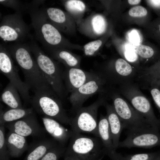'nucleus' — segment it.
Returning a JSON list of instances; mask_svg holds the SVG:
<instances>
[{
    "label": "nucleus",
    "instance_id": "obj_14",
    "mask_svg": "<svg viewBox=\"0 0 160 160\" xmlns=\"http://www.w3.org/2000/svg\"><path fill=\"white\" fill-rule=\"evenodd\" d=\"M4 126L9 131L25 137L31 136L44 138L47 132L39 123L34 112L21 119L6 123Z\"/></svg>",
    "mask_w": 160,
    "mask_h": 160
},
{
    "label": "nucleus",
    "instance_id": "obj_24",
    "mask_svg": "<svg viewBox=\"0 0 160 160\" xmlns=\"http://www.w3.org/2000/svg\"><path fill=\"white\" fill-rule=\"evenodd\" d=\"M49 51L53 57L63 62L67 68H78L79 60L69 52L64 50L49 49Z\"/></svg>",
    "mask_w": 160,
    "mask_h": 160
},
{
    "label": "nucleus",
    "instance_id": "obj_38",
    "mask_svg": "<svg viewBox=\"0 0 160 160\" xmlns=\"http://www.w3.org/2000/svg\"><path fill=\"white\" fill-rule=\"evenodd\" d=\"M149 2L153 8L160 10V0H149Z\"/></svg>",
    "mask_w": 160,
    "mask_h": 160
},
{
    "label": "nucleus",
    "instance_id": "obj_2",
    "mask_svg": "<svg viewBox=\"0 0 160 160\" xmlns=\"http://www.w3.org/2000/svg\"><path fill=\"white\" fill-rule=\"evenodd\" d=\"M30 103L39 113L70 124V118L63 108L61 99L50 86L36 90Z\"/></svg>",
    "mask_w": 160,
    "mask_h": 160
},
{
    "label": "nucleus",
    "instance_id": "obj_27",
    "mask_svg": "<svg viewBox=\"0 0 160 160\" xmlns=\"http://www.w3.org/2000/svg\"><path fill=\"white\" fill-rule=\"evenodd\" d=\"M4 125L0 126V160H10V156L6 145Z\"/></svg>",
    "mask_w": 160,
    "mask_h": 160
},
{
    "label": "nucleus",
    "instance_id": "obj_28",
    "mask_svg": "<svg viewBox=\"0 0 160 160\" xmlns=\"http://www.w3.org/2000/svg\"><path fill=\"white\" fill-rule=\"evenodd\" d=\"M135 51L140 57L145 59H149L157 55V53L151 47L140 44L136 47Z\"/></svg>",
    "mask_w": 160,
    "mask_h": 160
},
{
    "label": "nucleus",
    "instance_id": "obj_5",
    "mask_svg": "<svg viewBox=\"0 0 160 160\" xmlns=\"http://www.w3.org/2000/svg\"><path fill=\"white\" fill-rule=\"evenodd\" d=\"M107 94L108 97L112 101V105L121 121L124 129L131 132L152 127L146 120L130 105L114 87H109Z\"/></svg>",
    "mask_w": 160,
    "mask_h": 160
},
{
    "label": "nucleus",
    "instance_id": "obj_22",
    "mask_svg": "<svg viewBox=\"0 0 160 160\" xmlns=\"http://www.w3.org/2000/svg\"><path fill=\"white\" fill-rule=\"evenodd\" d=\"M19 93L16 87L9 82L3 90L0 100L10 108H23Z\"/></svg>",
    "mask_w": 160,
    "mask_h": 160
},
{
    "label": "nucleus",
    "instance_id": "obj_16",
    "mask_svg": "<svg viewBox=\"0 0 160 160\" xmlns=\"http://www.w3.org/2000/svg\"><path fill=\"white\" fill-rule=\"evenodd\" d=\"M41 118L46 131L58 143L65 145L72 135V131L65 128L55 119L46 116Z\"/></svg>",
    "mask_w": 160,
    "mask_h": 160
},
{
    "label": "nucleus",
    "instance_id": "obj_19",
    "mask_svg": "<svg viewBox=\"0 0 160 160\" xmlns=\"http://www.w3.org/2000/svg\"><path fill=\"white\" fill-rule=\"evenodd\" d=\"M6 145L10 157L20 156L28 150L29 146L25 137L9 131L5 137Z\"/></svg>",
    "mask_w": 160,
    "mask_h": 160
},
{
    "label": "nucleus",
    "instance_id": "obj_42",
    "mask_svg": "<svg viewBox=\"0 0 160 160\" xmlns=\"http://www.w3.org/2000/svg\"><path fill=\"white\" fill-rule=\"evenodd\" d=\"M155 160H160V155H159L155 159Z\"/></svg>",
    "mask_w": 160,
    "mask_h": 160
},
{
    "label": "nucleus",
    "instance_id": "obj_34",
    "mask_svg": "<svg viewBox=\"0 0 160 160\" xmlns=\"http://www.w3.org/2000/svg\"><path fill=\"white\" fill-rule=\"evenodd\" d=\"M129 15L133 17H141L147 14L146 9L143 7L138 6L131 8L129 12Z\"/></svg>",
    "mask_w": 160,
    "mask_h": 160
},
{
    "label": "nucleus",
    "instance_id": "obj_25",
    "mask_svg": "<svg viewBox=\"0 0 160 160\" xmlns=\"http://www.w3.org/2000/svg\"><path fill=\"white\" fill-rule=\"evenodd\" d=\"M65 145L58 143L51 148L40 160H59L66 150Z\"/></svg>",
    "mask_w": 160,
    "mask_h": 160
},
{
    "label": "nucleus",
    "instance_id": "obj_26",
    "mask_svg": "<svg viewBox=\"0 0 160 160\" xmlns=\"http://www.w3.org/2000/svg\"><path fill=\"white\" fill-rule=\"evenodd\" d=\"M0 3L4 6L9 7L16 11V12H27L28 3H24L17 0H0Z\"/></svg>",
    "mask_w": 160,
    "mask_h": 160
},
{
    "label": "nucleus",
    "instance_id": "obj_12",
    "mask_svg": "<svg viewBox=\"0 0 160 160\" xmlns=\"http://www.w3.org/2000/svg\"><path fill=\"white\" fill-rule=\"evenodd\" d=\"M106 81L108 85L113 87L131 82L130 80L137 73L134 72L131 65L124 60L119 58L116 60L113 67L106 68L95 72Z\"/></svg>",
    "mask_w": 160,
    "mask_h": 160
},
{
    "label": "nucleus",
    "instance_id": "obj_11",
    "mask_svg": "<svg viewBox=\"0 0 160 160\" xmlns=\"http://www.w3.org/2000/svg\"><path fill=\"white\" fill-rule=\"evenodd\" d=\"M0 71L17 89L25 103L30 102L31 99L29 86L21 80L12 57L6 47L0 44Z\"/></svg>",
    "mask_w": 160,
    "mask_h": 160
},
{
    "label": "nucleus",
    "instance_id": "obj_35",
    "mask_svg": "<svg viewBox=\"0 0 160 160\" xmlns=\"http://www.w3.org/2000/svg\"><path fill=\"white\" fill-rule=\"evenodd\" d=\"M124 56L126 59L130 62H135L138 58V56L135 51L131 49H126L124 53Z\"/></svg>",
    "mask_w": 160,
    "mask_h": 160
},
{
    "label": "nucleus",
    "instance_id": "obj_32",
    "mask_svg": "<svg viewBox=\"0 0 160 160\" xmlns=\"http://www.w3.org/2000/svg\"><path fill=\"white\" fill-rule=\"evenodd\" d=\"M102 44V41L98 40L90 42L84 46V53L86 55L92 56L99 48Z\"/></svg>",
    "mask_w": 160,
    "mask_h": 160
},
{
    "label": "nucleus",
    "instance_id": "obj_41",
    "mask_svg": "<svg viewBox=\"0 0 160 160\" xmlns=\"http://www.w3.org/2000/svg\"><path fill=\"white\" fill-rule=\"evenodd\" d=\"M151 85H155L159 87H160V81L151 83L148 85V86H150Z\"/></svg>",
    "mask_w": 160,
    "mask_h": 160
},
{
    "label": "nucleus",
    "instance_id": "obj_29",
    "mask_svg": "<svg viewBox=\"0 0 160 160\" xmlns=\"http://www.w3.org/2000/svg\"><path fill=\"white\" fill-rule=\"evenodd\" d=\"M160 155V152L131 154L124 156V160H155Z\"/></svg>",
    "mask_w": 160,
    "mask_h": 160
},
{
    "label": "nucleus",
    "instance_id": "obj_37",
    "mask_svg": "<svg viewBox=\"0 0 160 160\" xmlns=\"http://www.w3.org/2000/svg\"><path fill=\"white\" fill-rule=\"evenodd\" d=\"M160 72V61L149 69L147 71L138 73H151Z\"/></svg>",
    "mask_w": 160,
    "mask_h": 160
},
{
    "label": "nucleus",
    "instance_id": "obj_9",
    "mask_svg": "<svg viewBox=\"0 0 160 160\" xmlns=\"http://www.w3.org/2000/svg\"><path fill=\"white\" fill-rule=\"evenodd\" d=\"M29 30L21 13L16 12L3 17L0 24V38L5 42H22L28 36Z\"/></svg>",
    "mask_w": 160,
    "mask_h": 160
},
{
    "label": "nucleus",
    "instance_id": "obj_43",
    "mask_svg": "<svg viewBox=\"0 0 160 160\" xmlns=\"http://www.w3.org/2000/svg\"><path fill=\"white\" fill-rule=\"evenodd\" d=\"M159 88H160V87H159Z\"/></svg>",
    "mask_w": 160,
    "mask_h": 160
},
{
    "label": "nucleus",
    "instance_id": "obj_17",
    "mask_svg": "<svg viewBox=\"0 0 160 160\" xmlns=\"http://www.w3.org/2000/svg\"><path fill=\"white\" fill-rule=\"evenodd\" d=\"M58 143L53 139H40L29 146L28 153L23 160H40L52 148Z\"/></svg>",
    "mask_w": 160,
    "mask_h": 160
},
{
    "label": "nucleus",
    "instance_id": "obj_7",
    "mask_svg": "<svg viewBox=\"0 0 160 160\" xmlns=\"http://www.w3.org/2000/svg\"><path fill=\"white\" fill-rule=\"evenodd\" d=\"M27 12L30 15L36 37L45 49H51L61 43V34L47 19L41 8L30 7Z\"/></svg>",
    "mask_w": 160,
    "mask_h": 160
},
{
    "label": "nucleus",
    "instance_id": "obj_30",
    "mask_svg": "<svg viewBox=\"0 0 160 160\" xmlns=\"http://www.w3.org/2000/svg\"><path fill=\"white\" fill-rule=\"evenodd\" d=\"M92 24L94 31L97 34H102L105 31V21L104 18L101 15L95 16L92 19Z\"/></svg>",
    "mask_w": 160,
    "mask_h": 160
},
{
    "label": "nucleus",
    "instance_id": "obj_13",
    "mask_svg": "<svg viewBox=\"0 0 160 160\" xmlns=\"http://www.w3.org/2000/svg\"><path fill=\"white\" fill-rule=\"evenodd\" d=\"M160 146L159 130L151 127L134 131H128L127 137L119 142L118 148L139 147L151 148Z\"/></svg>",
    "mask_w": 160,
    "mask_h": 160
},
{
    "label": "nucleus",
    "instance_id": "obj_31",
    "mask_svg": "<svg viewBox=\"0 0 160 160\" xmlns=\"http://www.w3.org/2000/svg\"><path fill=\"white\" fill-rule=\"evenodd\" d=\"M65 6L67 10L71 12H81L85 9L84 4L79 0L67 1L65 2Z\"/></svg>",
    "mask_w": 160,
    "mask_h": 160
},
{
    "label": "nucleus",
    "instance_id": "obj_1",
    "mask_svg": "<svg viewBox=\"0 0 160 160\" xmlns=\"http://www.w3.org/2000/svg\"><path fill=\"white\" fill-rule=\"evenodd\" d=\"M5 47L23 72L25 82L30 88L34 91L50 86L32 56L28 44L15 43Z\"/></svg>",
    "mask_w": 160,
    "mask_h": 160
},
{
    "label": "nucleus",
    "instance_id": "obj_3",
    "mask_svg": "<svg viewBox=\"0 0 160 160\" xmlns=\"http://www.w3.org/2000/svg\"><path fill=\"white\" fill-rule=\"evenodd\" d=\"M28 44L39 69L50 86L61 100L65 99L68 93L63 79V71L35 42L31 41Z\"/></svg>",
    "mask_w": 160,
    "mask_h": 160
},
{
    "label": "nucleus",
    "instance_id": "obj_39",
    "mask_svg": "<svg viewBox=\"0 0 160 160\" xmlns=\"http://www.w3.org/2000/svg\"><path fill=\"white\" fill-rule=\"evenodd\" d=\"M63 156L64 160H79L76 157L71 156Z\"/></svg>",
    "mask_w": 160,
    "mask_h": 160
},
{
    "label": "nucleus",
    "instance_id": "obj_23",
    "mask_svg": "<svg viewBox=\"0 0 160 160\" xmlns=\"http://www.w3.org/2000/svg\"><path fill=\"white\" fill-rule=\"evenodd\" d=\"M46 17L53 25L61 26L65 22L66 15L60 9L53 7L41 8Z\"/></svg>",
    "mask_w": 160,
    "mask_h": 160
},
{
    "label": "nucleus",
    "instance_id": "obj_36",
    "mask_svg": "<svg viewBox=\"0 0 160 160\" xmlns=\"http://www.w3.org/2000/svg\"><path fill=\"white\" fill-rule=\"evenodd\" d=\"M129 38L131 42L135 45H137L140 41V38L138 33L135 31H132L130 33Z\"/></svg>",
    "mask_w": 160,
    "mask_h": 160
},
{
    "label": "nucleus",
    "instance_id": "obj_20",
    "mask_svg": "<svg viewBox=\"0 0 160 160\" xmlns=\"http://www.w3.org/2000/svg\"><path fill=\"white\" fill-rule=\"evenodd\" d=\"M98 131L100 138L104 147L105 155L114 149L112 137L106 116L101 114L98 123Z\"/></svg>",
    "mask_w": 160,
    "mask_h": 160
},
{
    "label": "nucleus",
    "instance_id": "obj_10",
    "mask_svg": "<svg viewBox=\"0 0 160 160\" xmlns=\"http://www.w3.org/2000/svg\"><path fill=\"white\" fill-rule=\"evenodd\" d=\"M95 73L92 77L71 93L69 100L71 105V110L73 113L76 114L82 107L84 103L90 97L97 93L107 91L108 86L106 81Z\"/></svg>",
    "mask_w": 160,
    "mask_h": 160
},
{
    "label": "nucleus",
    "instance_id": "obj_21",
    "mask_svg": "<svg viewBox=\"0 0 160 160\" xmlns=\"http://www.w3.org/2000/svg\"><path fill=\"white\" fill-rule=\"evenodd\" d=\"M32 108H10L3 111L0 108V126L5 123L17 121L34 113Z\"/></svg>",
    "mask_w": 160,
    "mask_h": 160
},
{
    "label": "nucleus",
    "instance_id": "obj_15",
    "mask_svg": "<svg viewBox=\"0 0 160 160\" xmlns=\"http://www.w3.org/2000/svg\"><path fill=\"white\" fill-rule=\"evenodd\" d=\"M78 68H67L63 71V79L68 93H71L82 85L95 74Z\"/></svg>",
    "mask_w": 160,
    "mask_h": 160
},
{
    "label": "nucleus",
    "instance_id": "obj_6",
    "mask_svg": "<svg viewBox=\"0 0 160 160\" xmlns=\"http://www.w3.org/2000/svg\"><path fill=\"white\" fill-rule=\"evenodd\" d=\"M108 98L106 92L100 93L93 103L80 108L75 117L70 118L69 125L71 130L75 133H90L99 137L97 117L98 110L100 106L103 105Z\"/></svg>",
    "mask_w": 160,
    "mask_h": 160
},
{
    "label": "nucleus",
    "instance_id": "obj_4",
    "mask_svg": "<svg viewBox=\"0 0 160 160\" xmlns=\"http://www.w3.org/2000/svg\"><path fill=\"white\" fill-rule=\"evenodd\" d=\"M72 132L63 156H71L79 160H101L105 155L104 147L99 137Z\"/></svg>",
    "mask_w": 160,
    "mask_h": 160
},
{
    "label": "nucleus",
    "instance_id": "obj_33",
    "mask_svg": "<svg viewBox=\"0 0 160 160\" xmlns=\"http://www.w3.org/2000/svg\"><path fill=\"white\" fill-rule=\"evenodd\" d=\"M149 86V89L153 100L160 111V89L155 85H151Z\"/></svg>",
    "mask_w": 160,
    "mask_h": 160
},
{
    "label": "nucleus",
    "instance_id": "obj_8",
    "mask_svg": "<svg viewBox=\"0 0 160 160\" xmlns=\"http://www.w3.org/2000/svg\"><path fill=\"white\" fill-rule=\"evenodd\" d=\"M118 92L126 98L133 108L148 121L151 127L160 130V119L154 114L148 99L131 82L119 85Z\"/></svg>",
    "mask_w": 160,
    "mask_h": 160
},
{
    "label": "nucleus",
    "instance_id": "obj_40",
    "mask_svg": "<svg viewBox=\"0 0 160 160\" xmlns=\"http://www.w3.org/2000/svg\"><path fill=\"white\" fill-rule=\"evenodd\" d=\"M129 3L131 5H135L139 4L140 1V0H129L128 1Z\"/></svg>",
    "mask_w": 160,
    "mask_h": 160
},
{
    "label": "nucleus",
    "instance_id": "obj_18",
    "mask_svg": "<svg viewBox=\"0 0 160 160\" xmlns=\"http://www.w3.org/2000/svg\"><path fill=\"white\" fill-rule=\"evenodd\" d=\"M106 109V116L110 130L114 149L118 148L119 138L124 129L122 123L115 112L112 105L106 101L103 105Z\"/></svg>",
    "mask_w": 160,
    "mask_h": 160
}]
</instances>
